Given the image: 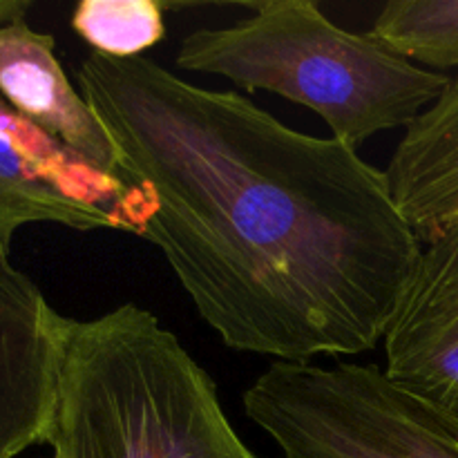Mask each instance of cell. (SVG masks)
<instances>
[{
	"label": "cell",
	"mask_w": 458,
	"mask_h": 458,
	"mask_svg": "<svg viewBox=\"0 0 458 458\" xmlns=\"http://www.w3.org/2000/svg\"><path fill=\"white\" fill-rule=\"evenodd\" d=\"M420 255L385 334V374L458 434V215L419 233Z\"/></svg>",
	"instance_id": "obj_5"
},
{
	"label": "cell",
	"mask_w": 458,
	"mask_h": 458,
	"mask_svg": "<svg viewBox=\"0 0 458 458\" xmlns=\"http://www.w3.org/2000/svg\"><path fill=\"white\" fill-rule=\"evenodd\" d=\"M70 322L0 250V458L47 445Z\"/></svg>",
	"instance_id": "obj_7"
},
{
	"label": "cell",
	"mask_w": 458,
	"mask_h": 458,
	"mask_svg": "<svg viewBox=\"0 0 458 458\" xmlns=\"http://www.w3.org/2000/svg\"><path fill=\"white\" fill-rule=\"evenodd\" d=\"M47 445L52 458H259L213 376L132 302L70 322Z\"/></svg>",
	"instance_id": "obj_2"
},
{
	"label": "cell",
	"mask_w": 458,
	"mask_h": 458,
	"mask_svg": "<svg viewBox=\"0 0 458 458\" xmlns=\"http://www.w3.org/2000/svg\"><path fill=\"white\" fill-rule=\"evenodd\" d=\"M70 22L92 52L112 58L143 56L165 36L164 4L155 0H83Z\"/></svg>",
	"instance_id": "obj_11"
},
{
	"label": "cell",
	"mask_w": 458,
	"mask_h": 458,
	"mask_svg": "<svg viewBox=\"0 0 458 458\" xmlns=\"http://www.w3.org/2000/svg\"><path fill=\"white\" fill-rule=\"evenodd\" d=\"M76 79L119 150L130 233L226 347L311 362L385 338L420 255L385 170L148 56L92 52Z\"/></svg>",
	"instance_id": "obj_1"
},
{
	"label": "cell",
	"mask_w": 458,
	"mask_h": 458,
	"mask_svg": "<svg viewBox=\"0 0 458 458\" xmlns=\"http://www.w3.org/2000/svg\"><path fill=\"white\" fill-rule=\"evenodd\" d=\"M130 188L76 159L0 98V250L30 224L128 231Z\"/></svg>",
	"instance_id": "obj_6"
},
{
	"label": "cell",
	"mask_w": 458,
	"mask_h": 458,
	"mask_svg": "<svg viewBox=\"0 0 458 458\" xmlns=\"http://www.w3.org/2000/svg\"><path fill=\"white\" fill-rule=\"evenodd\" d=\"M253 16L183 36L179 70L224 76L309 107L331 139L358 148L385 130L411 125L450 83L374 38L334 25L311 0L253 3Z\"/></svg>",
	"instance_id": "obj_3"
},
{
	"label": "cell",
	"mask_w": 458,
	"mask_h": 458,
	"mask_svg": "<svg viewBox=\"0 0 458 458\" xmlns=\"http://www.w3.org/2000/svg\"><path fill=\"white\" fill-rule=\"evenodd\" d=\"M392 52L432 72L458 67V0H394L369 31Z\"/></svg>",
	"instance_id": "obj_10"
},
{
	"label": "cell",
	"mask_w": 458,
	"mask_h": 458,
	"mask_svg": "<svg viewBox=\"0 0 458 458\" xmlns=\"http://www.w3.org/2000/svg\"><path fill=\"white\" fill-rule=\"evenodd\" d=\"M385 174L394 204L416 233L458 215V74L407 125Z\"/></svg>",
	"instance_id": "obj_9"
},
{
	"label": "cell",
	"mask_w": 458,
	"mask_h": 458,
	"mask_svg": "<svg viewBox=\"0 0 458 458\" xmlns=\"http://www.w3.org/2000/svg\"><path fill=\"white\" fill-rule=\"evenodd\" d=\"M0 98L94 173L123 182L114 139L72 88L54 36L30 27L25 18L0 25Z\"/></svg>",
	"instance_id": "obj_8"
},
{
	"label": "cell",
	"mask_w": 458,
	"mask_h": 458,
	"mask_svg": "<svg viewBox=\"0 0 458 458\" xmlns=\"http://www.w3.org/2000/svg\"><path fill=\"white\" fill-rule=\"evenodd\" d=\"M242 401L286 458H458L454 429L378 365L271 362Z\"/></svg>",
	"instance_id": "obj_4"
},
{
	"label": "cell",
	"mask_w": 458,
	"mask_h": 458,
	"mask_svg": "<svg viewBox=\"0 0 458 458\" xmlns=\"http://www.w3.org/2000/svg\"><path fill=\"white\" fill-rule=\"evenodd\" d=\"M31 3L27 0H0V25L13 21H22L30 12Z\"/></svg>",
	"instance_id": "obj_12"
}]
</instances>
